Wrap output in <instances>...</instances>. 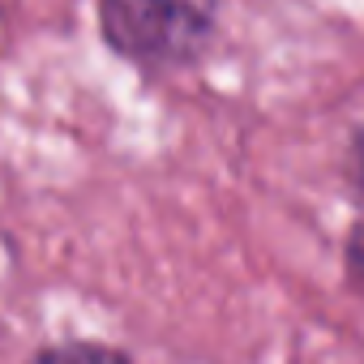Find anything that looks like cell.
Wrapping results in <instances>:
<instances>
[{
  "label": "cell",
  "instance_id": "6da1fadb",
  "mask_svg": "<svg viewBox=\"0 0 364 364\" xmlns=\"http://www.w3.org/2000/svg\"><path fill=\"white\" fill-rule=\"evenodd\" d=\"M219 0H99L103 35L141 65L189 60L215 31Z\"/></svg>",
  "mask_w": 364,
  "mask_h": 364
},
{
  "label": "cell",
  "instance_id": "7a4b0ae2",
  "mask_svg": "<svg viewBox=\"0 0 364 364\" xmlns=\"http://www.w3.org/2000/svg\"><path fill=\"white\" fill-rule=\"evenodd\" d=\"M31 364H129V360L112 347H99V343H65V347L39 351Z\"/></svg>",
  "mask_w": 364,
  "mask_h": 364
},
{
  "label": "cell",
  "instance_id": "3957f363",
  "mask_svg": "<svg viewBox=\"0 0 364 364\" xmlns=\"http://www.w3.org/2000/svg\"><path fill=\"white\" fill-rule=\"evenodd\" d=\"M347 266H351V274L364 283V223L355 228V236H351V245H347Z\"/></svg>",
  "mask_w": 364,
  "mask_h": 364
},
{
  "label": "cell",
  "instance_id": "277c9868",
  "mask_svg": "<svg viewBox=\"0 0 364 364\" xmlns=\"http://www.w3.org/2000/svg\"><path fill=\"white\" fill-rule=\"evenodd\" d=\"M360 185H364V141H360Z\"/></svg>",
  "mask_w": 364,
  "mask_h": 364
}]
</instances>
